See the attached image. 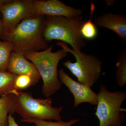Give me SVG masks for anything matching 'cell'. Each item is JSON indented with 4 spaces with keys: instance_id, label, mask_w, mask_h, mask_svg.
I'll return each instance as SVG.
<instances>
[{
    "instance_id": "cell-1",
    "label": "cell",
    "mask_w": 126,
    "mask_h": 126,
    "mask_svg": "<svg viewBox=\"0 0 126 126\" xmlns=\"http://www.w3.org/2000/svg\"><path fill=\"white\" fill-rule=\"evenodd\" d=\"M46 16L43 35L46 42L60 41L69 44L72 49L79 51L86 46L81 32V27L86 21L82 16Z\"/></svg>"
},
{
    "instance_id": "cell-2",
    "label": "cell",
    "mask_w": 126,
    "mask_h": 126,
    "mask_svg": "<svg viewBox=\"0 0 126 126\" xmlns=\"http://www.w3.org/2000/svg\"><path fill=\"white\" fill-rule=\"evenodd\" d=\"M45 19L44 16H36L21 21L6 40L12 44L13 51L24 55L49 47L43 36Z\"/></svg>"
},
{
    "instance_id": "cell-3",
    "label": "cell",
    "mask_w": 126,
    "mask_h": 126,
    "mask_svg": "<svg viewBox=\"0 0 126 126\" xmlns=\"http://www.w3.org/2000/svg\"><path fill=\"white\" fill-rule=\"evenodd\" d=\"M53 45L41 52L25 54V58L36 67L43 80L42 92L47 98L60 89L62 83L59 78L58 66L59 62L67 56V53L63 49L53 52Z\"/></svg>"
},
{
    "instance_id": "cell-4",
    "label": "cell",
    "mask_w": 126,
    "mask_h": 126,
    "mask_svg": "<svg viewBox=\"0 0 126 126\" xmlns=\"http://www.w3.org/2000/svg\"><path fill=\"white\" fill-rule=\"evenodd\" d=\"M12 94L15 97V112L22 117L21 122L32 119L62 121L60 113L63 107H53L50 98L36 99L30 93L16 90H14Z\"/></svg>"
},
{
    "instance_id": "cell-5",
    "label": "cell",
    "mask_w": 126,
    "mask_h": 126,
    "mask_svg": "<svg viewBox=\"0 0 126 126\" xmlns=\"http://www.w3.org/2000/svg\"><path fill=\"white\" fill-rule=\"evenodd\" d=\"M56 44L73 55L76 59L75 63L68 60L63 64L77 78L78 82L91 88L93 87L101 76V61L94 55L70 48L67 44L64 42H58Z\"/></svg>"
},
{
    "instance_id": "cell-6",
    "label": "cell",
    "mask_w": 126,
    "mask_h": 126,
    "mask_svg": "<svg viewBox=\"0 0 126 126\" xmlns=\"http://www.w3.org/2000/svg\"><path fill=\"white\" fill-rule=\"evenodd\" d=\"M95 115L99 126H121L124 120L121 108L126 99V91L110 92L104 85L100 86Z\"/></svg>"
},
{
    "instance_id": "cell-7",
    "label": "cell",
    "mask_w": 126,
    "mask_h": 126,
    "mask_svg": "<svg viewBox=\"0 0 126 126\" xmlns=\"http://www.w3.org/2000/svg\"><path fill=\"white\" fill-rule=\"evenodd\" d=\"M33 1L32 0H11L0 9L2 16V38L5 40H7L21 21L36 16Z\"/></svg>"
},
{
    "instance_id": "cell-8",
    "label": "cell",
    "mask_w": 126,
    "mask_h": 126,
    "mask_svg": "<svg viewBox=\"0 0 126 126\" xmlns=\"http://www.w3.org/2000/svg\"><path fill=\"white\" fill-rule=\"evenodd\" d=\"M58 73L59 79L61 83L68 88L73 95L75 108L83 103L97 106V94L94 92L90 87L75 81L65 73L63 69H60Z\"/></svg>"
},
{
    "instance_id": "cell-9",
    "label": "cell",
    "mask_w": 126,
    "mask_h": 126,
    "mask_svg": "<svg viewBox=\"0 0 126 126\" xmlns=\"http://www.w3.org/2000/svg\"><path fill=\"white\" fill-rule=\"evenodd\" d=\"M35 16H63L73 17L81 16L82 11L69 6L59 0H33Z\"/></svg>"
},
{
    "instance_id": "cell-10",
    "label": "cell",
    "mask_w": 126,
    "mask_h": 126,
    "mask_svg": "<svg viewBox=\"0 0 126 126\" xmlns=\"http://www.w3.org/2000/svg\"><path fill=\"white\" fill-rule=\"evenodd\" d=\"M6 70L16 75H29L36 83L41 78L38 71L33 64L28 61L23 55L14 51L11 54Z\"/></svg>"
},
{
    "instance_id": "cell-11",
    "label": "cell",
    "mask_w": 126,
    "mask_h": 126,
    "mask_svg": "<svg viewBox=\"0 0 126 126\" xmlns=\"http://www.w3.org/2000/svg\"><path fill=\"white\" fill-rule=\"evenodd\" d=\"M94 23L97 27H104L112 31L123 41H126V16L109 13L95 18Z\"/></svg>"
},
{
    "instance_id": "cell-12",
    "label": "cell",
    "mask_w": 126,
    "mask_h": 126,
    "mask_svg": "<svg viewBox=\"0 0 126 126\" xmlns=\"http://www.w3.org/2000/svg\"><path fill=\"white\" fill-rule=\"evenodd\" d=\"M15 97L13 94L4 95L0 97V124L7 126V115L15 112Z\"/></svg>"
},
{
    "instance_id": "cell-13",
    "label": "cell",
    "mask_w": 126,
    "mask_h": 126,
    "mask_svg": "<svg viewBox=\"0 0 126 126\" xmlns=\"http://www.w3.org/2000/svg\"><path fill=\"white\" fill-rule=\"evenodd\" d=\"M95 9V5L92 1H90L89 19L85 21L82 25L81 30V35L84 39L93 40L96 38L97 36L98 31L97 27L92 20L93 16Z\"/></svg>"
},
{
    "instance_id": "cell-14",
    "label": "cell",
    "mask_w": 126,
    "mask_h": 126,
    "mask_svg": "<svg viewBox=\"0 0 126 126\" xmlns=\"http://www.w3.org/2000/svg\"><path fill=\"white\" fill-rule=\"evenodd\" d=\"M17 75L7 72L0 71V97L12 94L15 88V81Z\"/></svg>"
},
{
    "instance_id": "cell-15",
    "label": "cell",
    "mask_w": 126,
    "mask_h": 126,
    "mask_svg": "<svg viewBox=\"0 0 126 126\" xmlns=\"http://www.w3.org/2000/svg\"><path fill=\"white\" fill-rule=\"evenodd\" d=\"M116 81L118 86L122 88L126 84V49L121 52L116 63Z\"/></svg>"
},
{
    "instance_id": "cell-16",
    "label": "cell",
    "mask_w": 126,
    "mask_h": 126,
    "mask_svg": "<svg viewBox=\"0 0 126 126\" xmlns=\"http://www.w3.org/2000/svg\"><path fill=\"white\" fill-rule=\"evenodd\" d=\"M13 51V46L10 42L0 40V71L6 70L9 58Z\"/></svg>"
},
{
    "instance_id": "cell-17",
    "label": "cell",
    "mask_w": 126,
    "mask_h": 126,
    "mask_svg": "<svg viewBox=\"0 0 126 126\" xmlns=\"http://www.w3.org/2000/svg\"><path fill=\"white\" fill-rule=\"evenodd\" d=\"M79 121V119H72L67 122L63 121L56 122L47 121L44 120L37 119H32L26 120L23 122L28 123H32L35 126H71Z\"/></svg>"
},
{
    "instance_id": "cell-18",
    "label": "cell",
    "mask_w": 126,
    "mask_h": 126,
    "mask_svg": "<svg viewBox=\"0 0 126 126\" xmlns=\"http://www.w3.org/2000/svg\"><path fill=\"white\" fill-rule=\"evenodd\" d=\"M35 83L33 79L29 75H17L15 81V88L16 90H20L29 87Z\"/></svg>"
},
{
    "instance_id": "cell-19",
    "label": "cell",
    "mask_w": 126,
    "mask_h": 126,
    "mask_svg": "<svg viewBox=\"0 0 126 126\" xmlns=\"http://www.w3.org/2000/svg\"><path fill=\"white\" fill-rule=\"evenodd\" d=\"M7 121L8 124L6 126H19L11 114H9V116H7Z\"/></svg>"
},
{
    "instance_id": "cell-20",
    "label": "cell",
    "mask_w": 126,
    "mask_h": 126,
    "mask_svg": "<svg viewBox=\"0 0 126 126\" xmlns=\"http://www.w3.org/2000/svg\"><path fill=\"white\" fill-rule=\"evenodd\" d=\"M3 36V25L2 20L0 19V38H2Z\"/></svg>"
},
{
    "instance_id": "cell-21",
    "label": "cell",
    "mask_w": 126,
    "mask_h": 126,
    "mask_svg": "<svg viewBox=\"0 0 126 126\" xmlns=\"http://www.w3.org/2000/svg\"><path fill=\"white\" fill-rule=\"evenodd\" d=\"M10 1L11 0H0V10L4 5Z\"/></svg>"
},
{
    "instance_id": "cell-22",
    "label": "cell",
    "mask_w": 126,
    "mask_h": 126,
    "mask_svg": "<svg viewBox=\"0 0 126 126\" xmlns=\"http://www.w3.org/2000/svg\"><path fill=\"white\" fill-rule=\"evenodd\" d=\"M0 126H3V125H1V124H0Z\"/></svg>"
}]
</instances>
